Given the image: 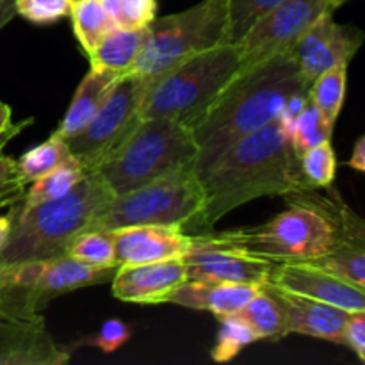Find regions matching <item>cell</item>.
<instances>
[{"label":"cell","instance_id":"7","mask_svg":"<svg viewBox=\"0 0 365 365\" xmlns=\"http://www.w3.org/2000/svg\"><path fill=\"white\" fill-rule=\"evenodd\" d=\"M205 207V189L192 166L155 178L114 196L93 221L91 230H118L139 225L180 227L196 232Z\"/></svg>","mask_w":365,"mask_h":365},{"label":"cell","instance_id":"33","mask_svg":"<svg viewBox=\"0 0 365 365\" xmlns=\"http://www.w3.org/2000/svg\"><path fill=\"white\" fill-rule=\"evenodd\" d=\"M284 0H228V41L235 45L260 18Z\"/></svg>","mask_w":365,"mask_h":365},{"label":"cell","instance_id":"18","mask_svg":"<svg viewBox=\"0 0 365 365\" xmlns=\"http://www.w3.org/2000/svg\"><path fill=\"white\" fill-rule=\"evenodd\" d=\"M118 266L182 259L192 246V234L180 227L139 225L113 230Z\"/></svg>","mask_w":365,"mask_h":365},{"label":"cell","instance_id":"37","mask_svg":"<svg viewBox=\"0 0 365 365\" xmlns=\"http://www.w3.org/2000/svg\"><path fill=\"white\" fill-rule=\"evenodd\" d=\"M346 346L356 353L362 362H365V310L349 314L346 324Z\"/></svg>","mask_w":365,"mask_h":365},{"label":"cell","instance_id":"43","mask_svg":"<svg viewBox=\"0 0 365 365\" xmlns=\"http://www.w3.org/2000/svg\"><path fill=\"white\" fill-rule=\"evenodd\" d=\"M337 2H339V6H342V4H346L348 0H337Z\"/></svg>","mask_w":365,"mask_h":365},{"label":"cell","instance_id":"26","mask_svg":"<svg viewBox=\"0 0 365 365\" xmlns=\"http://www.w3.org/2000/svg\"><path fill=\"white\" fill-rule=\"evenodd\" d=\"M346 82H348V64H339L321 73L310 84V100L330 128L335 127V121L341 114L346 96Z\"/></svg>","mask_w":365,"mask_h":365},{"label":"cell","instance_id":"15","mask_svg":"<svg viewBox=\"0 0 365 365\" xmlns=\"http://www.w3.org/2000/svg\"><path fill=\"white\" fill-rule=\"evenodd\" d=\"M70 353L53 341L43 316L0 314V365H63Z\"/></svg>","mask_w":365,"mask_h":365},{"label":"cell","instance_id":"14","mask_svg":"<svg viewBox=\"0 0 365 365\" xmlns=\"http://www.w3.org/2000/svg\"><path fill=\"white\" fill-rule=\"evenodd\" d=\"M189 280L234 282V284L264 285L269 280L273 262L252 259L234 250L212 245L192 234V246L184 257Z\"/></svg>","mask_w":365,"mask_h":365},{"label":"cell","instance_id":"36","mask_svg":"<svg viewBox=\"0 0 365 365\" xmlns=\"http://www.w3.org/2000/svg\"><path fill=\"white\" fill-rule=\"evenodd\" d=\"M25 191L27 184L18 171L16 160L0 153V209L20 203Z\"/></svg>","mask_w":365,"mask_h":365},{"label":"cell","instance_id":"29","mask_svg":"<svg viewBox=\"0 0 365 365\" xmlns=\"http://www.w3.org/2000/svg\"><path fill=\"white\" fill-rule=\"evenodd\" d=\"M68 255L95 267H118L114 234L110 230H86L71 241Z\"/></svg>","mask_w":365,"mask_h":365},{"label":"cell","instance_id":"3","mask_svg":"<svg viewBox=\"0 0 365 365\" xmlns=\"http://www.w3.org/2000/svg\"><path fill=\"white\" fill-rule=\"evenodd\" d=\"M285 198L291 207L266 223L198 235L212 245L273 264L310 262L327 255L339 237L330 200L317 196L316 189Z\"/></svg>","mask_w":365,"mask_h":365},{"label":"cell","instance_id":"17","mask_svg":"<svg viewBox=\"0 0 365 365\" xmlns=\"http://www.w3.org/2000/svg\"><path fill=\"white\" fill-rule=\"evenodd\" d=\"M187 280L184 259L118 266L113 278L114 298L127 303H164L175 287Z\"/></svg>","mask_w":365,"mask_h":365},{"label":"cell","instance_id":"30","mask_svg":"<svg viewBox=\"0 0 365 365\" xmlns=\"http://www.w3.org/2000/svg\"><path fill=\"white\" fill-rule=\"evenodd\" d=\"M259 341L253 328L239 314L220 317V331L212 349L214 362H230L246 346Z\"/></svg>","mask_w":365,"mask_h":365},{"label":"cell","instance_id":"10","mask_svg":"<svg viewBox=\"0 0 365 365\" xmlns=\"http://www.w3.org/2000/svg\"><path fill=\"white\" fill-rule=\"evenodd\" d=\"M146 86L148 81L139 75H123L89 123L68 139L71 157L86 170L95 171L141 121L139 109Z\"/></svg>","mask_w":365,"mask_h":365},{"label":"cell","instance_id":"8","mask_svg":"<svg viewBox=\"0 0 365 365\" xmlns=\"http://www.w3.org/2000/svg\"><path fill=\"white\" fill-rule=\"evenodd\" d=\"M228 0H202L180 13L155 18L128 73L152 78L182 61L228 45Z\"/></svg>","mask_w":365,"mask_h":365},{"label":"cell","instance_id":"32","mask_svg":"<svg viewBox=\"0 0 365 365\" xmlns=\"http://www.w3.org/2000/svg\"><path fill=\"white\" fill-rule=\"evenodd\" d=\"M116 27L145 29L157 18V0H100Z\"/></svg>","mask_w":365,"mask_h":365},{"label":"cell","instance_id":"21","mask_svg":"<svg viewBox=\"0 0 365 365\" xmlns=\"http://www.w3.org/2000/svg\"><path fill=\"white\" fill-rule=\"evenodd\" d=\"M121 77H123V73L106 70V68H89V71L78 84L77 91L71 98V103L68 106L63 121H61L53 134L57 138L64 139V141L77 135L89 123V120L95 116L96 110L102 107V103L106 102L107 96L110 95V91H113L114 86L118 84Z\"/></svg>","mask_w":365,"mask_h":365},{"label":"cell","instance_id":"25","mask_svg":"<svg viewBox=\"0 0 365 365\" xmlns=\"http://www.w3.org/2000/svg\"><path fill=\"white\" fill-rule=\"evenodd\" d=\"M70 16L75 36L89 57L95 53L102 39L116 27L100 0H73Z\"/></svg>","mask_w":365,"mask_h":365},{"label":"cell","instance_id":"38","mask_svg":"<svg viewBox=\"0 0 365 365\" xmlns=\"http://www.w3.org/2000/svg\"><path fill=\"white\" fill-rule=\"evenodd\" d=\"M348 166L353 168L356 171H362L365 173V134L356 141L355 148H353L351 159L348 160Z\"/></svg>","mask_w":365,"mask_h":365},{"label":"cell","instance_id":"41","mask_svg":"<svg viewBox=\"0 0 365 365\" xmlns=\"http://www.w3.org/2000/svg\"><path fill=\"white\" fill-rule=\"evenodd\" d=\"M11 223H13V216H11V210L7 214H0V253L6 248L7 239L11 234Z\"/></svg>","mask_w":365,"mask_h":365},{"label":"cell","instance_id":"4","mask_svg":"<svg viewBox=\"0 0 365 365\" xmlns=\"http://www.w3.org/2000/svg\"><path fill=\"white\" fill-rule=\"evenodd\" d=\"M113 198L98 173L88 171L66 196L34 207L20 203L9 207L13 223L6 248L0 253V266L66 255L71 241L91 230L93 221Z\"/></svg>","mask_w":365,"mask_h":365},{"label":"cell","instance_id":"22","mask_svg":"<svg viewBox=\"0 0 365 365\" xmlns=\"http://www.w3.org/2000/svg\"><path fill=\"white\" fill-rule=\"evenodd\" d=\"M145 29H121L114 27L106 38L96 46L91 59V66L106 68V70L118 71V73H128L138 53L145 41Z\"/></svg>","mask_w":365,"mask_h":365},{"label":"cell","instance_id":"42","mask_svg":"<svg viewBox=\"0 0 365 365\" xmlns=\"http://www.w3.org/2000/svg\"><path fill=\"white\" fill-rule=\"evenodd\" d=\"M11 118H13V110H11V107L7 103H4L0 100V135L13 125Z\"/></svg>","mask_w":365,"mask_h":365},{"label":"cell","instance_id":"9","mask_svg":"<svg viewBox=\"0 0 365 365\" xmlns=\"http://www.w3.org/2000/svg\"><path fill=\"white\" fill-rule=\"evenodd\" d=\"M118 267H95L71 255L0 266V314L41 316L53 298L113 282Z\"/></svg>","mask_w":365,"mask_h":365},{"label":"cell","instance_id":"23","mask_svg":"<svg viewBox=\"0 0 365 365\" xmlns=\"http://www.w3.org/2000/svg\"><path fill=\"white\" fill-rule=\"evenodd\" d=\"M239 316L253 328L259 341H280L287 337L289 328L280 303L264 285H260L252 299L246 303Z\"/></svg>","mask_w":365,"mask_h":365},{"label":"cell","instance_id":"27","mask_svg":"<svg viewBox=\"0 0 365 365\" xmlns=\"http://www.w3.org/2000/svg\"><path fill=\"white\" fill-rule=\"evenodd\" d=\"M282 130L285 132L292 150H294L296 155L299 157L302 153H305L307 150L312 148V146L324 141H330L334 128H330L324 123L323 116L319 114L317 107L314 106L312 100L309 98V102L303 107L302 113H299L291 123L282 127Z\"/></svg>","mask_w":365,"mask_h":365},{"label":"cell","instance_id":"31","mask_svg":"<svg viewBox=\"0 0 365 365\" xmlns=\"http://www.w3.org/2000/svg\"><path fill=\"white\" fill-rule=\"evenodd\" d=\"M299 168L312 189L330 187L335 180L337 159L330 141L319 143L299 155Z\"/></svg>","mask_w":365,"mask_h":365},{"label":"cell","instance_id":"2","mask_svg":"<svg viewBox=\"0 0 365 365\" xmlns=\"http://www.w3.org/2000/svg\"><path fill=\"white\" fill-rule=\"evenodd\" d=\"M200 180L205 189V207L198 227L202 232L210 230L225 214L252 200L285 198L312 189L278 121L234 143L200 175Z\"/></svg>","mask_w":365,"mask_h":365},{"label":"cell","instance_id":"5","mask_svg":"<svg viewBox=\"0 0 365 365\" xmlns=\"http://www.w3.org/2000/svg\"><path fill=\"white\" fill-rule=\"evenodd\" d=\"M239 71L241 59L230 43L196 53L164 73L146 78L139 116L168 118L192 130Z\"/></svg>","mask_w":365,"mask_h":365},{"label":"cell","instance_id":"19","mask_svg":"<svg viewBox=\"0 0 365 365\" xmlns=\"http://www.w3.org/2000/svg\"><path fill=\"white\" fill-rule=\"evenodd\" d=\"M330 202L339 228L337 242L327 255L307 264L365 287V221L339 198Z\"/></svg>","mask_w":365,"mask_h":365},{"label":"cell","instance_id":"35","mask_svg":"<svg viewBox=\"0 0 365 365\" xmlns=\"http://www.w3.org/2000/svg\"><path fill=\"white\" fill-rule=\"evenodd\" d=\"M73 0H16V14L32 24H53L68 16Z\"/></svg>","mask_w":365,"mask_h":365},{"label":"cell","instance_id":"34","mask_svg":"<svg viewBox=\"0 0 365 365\" xmlns=\"http://www.w3.org/2000/svg\"><path fill=\"white\" fill-rule=\"evenodd\" d=\"M130 339V328L120 319H107L102 327L98 328V331L88 337H82L75 342L70 348V351H73L78 346H91V348L100 349L102 353L109 355L114 353L116 349H120L125 342H128Z\"/></svg>","mask_w":365,"mask_h":365},{"label":"cell","instance_id":"20","mask_svg":"<svg viewBox=\"0 0 365 365\" xmlns=\"http://www.w3.org/2000/svg\"><path fill=\"white\" fill-rule=\"evenodd\" d=\"M259 289V285L250 284L187 278L170 292L164 303H173L192 310H205L220 319L241 312Z\"/></svg>","mask_w":365,"mask_h":365},{"label":"cell","instance_id":"16","mask_svg":"<svg viewBox=\"0 0 365 365\" xmlns=\"http://www.w3.org/2000/svg\"><path fill=\"white\" fill-rule=\"evenodd\" d=\"M264 287L280 303L285 321H287L289 334L305 335V337L346 346V324L351 312L317 302L314 298L285 291L269 282H266Z\"/></svg>","mask_w":365,"mask_h":365},{"label":"cell","instance_id":"28","mask_svg":"<svg viewBox=\"0 0 365 365\" xmlns=\"http://www.w3.org/2000/svg\"><path fill=\"white\" fill-rule=\"evenodd\" d=\"M70 157L71 153L68 148V143L52 134L45 143L31 148L16 160L18 171H20L25 184L29 185Z\"/></svg>","mask_w":365,"mask_h":365},{"label":"cell","instance_id":"6","mask_svg":"<svg viewBox=\"0 0 365 365\" xmlns=\"http://www.w3.org/2000/svg\"><path fill=\"white\" fill-rule=\"evenodd\" d=\"M198 155L192 130L168 118L141 120L125 141L96 168L114 196L189 168Z\"/></svg>","mask_w":365,"mask_h":365},{"label":"cell","instance_id":"13","mask_svg":"<svg viewBox=\"0 0 365 365\" xmlns=\"http://www.w3.org/2000/svg\"><path fill=\"white\" fill-rule=\"evenodd\" d=\"M269 284L348 312L365 310V287L307 262H277Z\"/></svg>","mask_w":365,"mask_h":365},{"label":"cell","instance_id":"40","mask_svg":"<svg viewBox=\"0 0 365 365\" xmlns=\"http://www.w3.org/2000/svg\"><path fill=\"white\" fill-rule=\"evenodd\" d=\"M32 123V120H25V121H18V123H13L9 128H7L6 132H4L2 135H0V152L4 150V146L7 145V143L11 141L13 138H16L18 134H20L21 130H24L25 127H29V125Z\"/></svg>","mask_w":365,"mask_h":365},{"label":"cell","instance_id":"1","mask_svg":"<svg viewBox=\"0 0 365 365\" xmlns=\"http://www.w3.org/2000/svg\"><path fill=\"white\" fill-rule=\"evenodd\" d=\"M310 84L291 52L245 68L225 88L205 116L192 127L198 145L192 170L202 175L234 143L280 120L289 100Z\"/></svg>","mask_w":365,"mask_h":365},{"label":"cell","instance_id":"12","mask_svg":"<svg viewBox=\"0 0 365 365\" xmlns=\"http://www.w3.org/2000/svg\"><path fill=\"white\" fill-rule=\"evenodd\" d=\"M362 43L364 32L360 29L337 24L334 13H328L303 32L291 53L302 77L312 84L324 71L349 64Z\"/></svg>","mask_w":365,"mask_h":365},{"label":"cell","instance_id":"39","mask_svg":"<svg viewBox=\"0 0 365 365\" xmlns=\"http://www.w3.org/2000/svg\"><path fill=\"white\" fill-rule=\"evenodd\" d=\"M16 16V0H0V31Z\"/></svg>","mask_w":365,"mask_h":365},{"label":"cell","instance_id":"11","mask_svg":"<svg viewBox=\"0 0 365 365\" xmlns=\"http://www.w3.org/2000/svg\"><path fill=\"white\" fill-rule=\"evenodd\" d=\"M339 7L337 0H284L278 4L235 43L241 70L291 52L310 25Z\"/></svg>","mask_w":365,"mask_h":365},{"label":"cell","instance_id":"24","mask_svg":"<svg viewBox=\"0 0 365 365\" xmlns=\"http://www.w3.org/2000/svg\"><path fill=\"white\" fill-rule=\"evenodd\" d=\"M88 170L78 163L75 157H70L59 166L53 168L46 175L39 177L31 184V187L25 191L24 200L20 202L21 207H34L48 200L61 198L66 196L68 192L73 191L82 178L86 177Z\"/></svg>","mask_w":365,"mask_h":365}]
</instances>
